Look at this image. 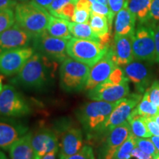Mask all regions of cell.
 <instances>
[{"mask_svg": "<svg viewBox=\"0 0 159 159\" xmlns=\"http://www.w3.org/2000/svg\"><path fill=\"white\" fill-rule=\"evenodd\" d=\"M130 134V127L128 121L113 129L105 137L104 142L98 150L97 159H113L121 145Z\"/></svg>", "mask_w": 159, "mask_h": 159, "instance_id": "obj_12", "label": "cell"}, {"mask_svg": "<svg viewBox=\"0 0 159 159\" xmlns=\"http://www.w3.org/2000/svg\"><path fill=\"white\" fill-rule=\"evenodd\" d=\"M128 77L120 83H116L108 78L104 82L88 91L91 100L116 102L127 97L130 93Z\"/></svg>", "mask_w": 159, "mask_h": 159, "instance_id": "obj_9", "label": "cell"}, {"mask_svg": "<svg viewBox=\"0 0 159 159\" xmlns=\"http://www.w3.org/2000/svg\"><path fill=\"white\" fill-rule=\"evenodd\" d=\"M136 146V137L130 133V136L125 140V142L121 145L113 159H130L132 158L131 153Z\"/></svg>", "mask_w": 159, "mask_h": 159, "instance_id": "obj_29", "label": "cell"}, {"mask_svg": "<svg viewBox=\"0 0 159 159\" xmlns=\"http://www.w3.org/2000/svg\"><path fill=\"white\" fill-rule=\"evenodd\" d=\"M2 89H3V86L0 87V95H1V93H2Z\"/></svg>", "mask_w": 159, "mask_h": 159, "instance_id": "obj_51", "label": "cell"}, {"mask_svg": "<svg viewBox=\"0 0 159 159\" xmlns=\"http://www.w3.org/2000/svg\"><path fill=\"white\" fill-rule=\"evenodd\" d=\"M150 139L153 142L157 151L159 152V136H152L150 137Z\"/></svg>", "mask_w": 159, "mask_h": 159, "instance_id": "obj_45", "label": "cell"}, {"mask_svg": "<svg viewBox=\"0 0 159 159\" xmlns=\"http://www.w3.org/2000/svg\"><path fill=\"white\" fill-rule=\"evenodd\" d=\"M158 21H159V0H152L148 24L155 25V23Z\"/></svg>", "mask_w": 159, "mask_h": 159, "instance_id": "obj_36", "label": "cell"}, {"mask_svg": "<svg viewBox=\"0 0 159 159\" xmlns=\"http://www.w3.org/2000/svg\"><path fill=\"white\" fill-rule=\"evenodd\" d=\"M33 40V35L15 23L0 33V52L29 47Z\"/></svg>", "mask_w": 159, "mask_h": 159, "instance_id": "obj_13", "label": "cell"}, {"mask_svg": "<svg viewBox=\"0 0 159 159\" xmlns=\"http://www.w3.org/2000/svg\"><path fill=\"white\" fill-rule=\"evenodd\" d=\"M152 118H153L154 120L156 121V122H157V124H158V125H159V114L156 115V116H152Z\"/></svg>", "mask_w": 159, "mask_h": 159, "instance_id": "obj_47", "label": "cell"}, {"mask_svg": "<svg viewBox=\"0 0 159 159\" xmlns=\"http://www.w3.org/2000/svg\"><path fill=\"white\" fill-rule=\"evenodd\" d=\"M90 2L92 3H101L104 4V5H108V0H89Z\"/></svg>", "mask_w": 159, "mask_h": 159, "instance_id": "obj_46", "label": "cell"}, {"mask_svg": "<svg viewBox=\"0 0 159 159\" xmlns=\"http://www.w3.org/2000/svg\"><path fill=\"white\" fill-rule=\"evenodd\" d=\"M28 128L14 119L0 116V148L7 150L26 134Z\"/></svg>", "mask_w": 159, "mask_h": 159, "instance_id": "obj_14", "label": "cell"}, {"mask_svg": "<svg viewBox=\"0 0 159 159\" xmlns=\"http://www.w3.org/2000/svg\"><path fill=\"white\" fill-rule=\"evenodd\" d=\"M32 144L34 150L35 159H41L50 151L59 148L57 134L50 129L37 131L32 137Z\"/></svg>", "mask_w": 159, "mask_h": 159, "instance_id": "obj_19", "label": "cell"}, {"mask_svg": "<svg viewBox=\"0 0 159 159\" xmlns=\"http://www.w3.org/2000/svg\"><path fill=\"white\" fill-rule=\"evenodd\" d=\"M18 2L15 0H0V11L7 9H13Z\"/></svg>", "mask_w": 159, "mask_h": 159, "instance_id": "obj_41", "label": "cell"}, {"mask_svg": "<svg viewBox=\"0 0 159 159\" xmlns=\"http://www.w3.org/2000/svg\"><path fill=\"white\" fill-rule=\"evenodd\" d=\"M79 0H54L52 3L51 4L50 6L48 7L47 11L49 12L51 15L55 13V12L63 7V6L67 5L69 3H75L77 4Z\"/></svg>", "mask_w": 159, "mask_h": 159, "instance_id": "obj_37", "label": "cell"}, {"mask_svg": "<svg viewBox=\"0 0 159 159\" xmlns=\"http://www.w3.org/2000/svg\"><path fill=\"white\" fill-rule=\"evenodd\" d=\"M68 41L52 36L46 30L33 38V47L35 52L41 53L52 61L61 63L68 57L66 52Z\"/></svg>", "mask_w": 159, "mask_h": 159, "instance_id": "obj_8", "label": "cell"}, {"mask_svg": "<svg viewBox=\"0 0 159 159\" xmlns=\"http://www.w3.org/2000/svg\"><path fill=\"white\" fill-rule=\"evenodd\" d=\"M152 0H128V8L138 20L139 24H148Z\"/></svg>", "mask_w": 159, "mask_h": 159, "instance_id": "obj_23", "label": "cell"}, {"mask_svg": "<svg viewBox=\"0 0 159 159\" xmlns=\"http://www.w3.org/2000/svg\"><path fill=\"white\" fill-rule=\"evenodd\" d=\"M0 159H7L5 156V154H4L1 150H0Z\"/></svg>", "mask_w": 159, "mask_h": 159, "instance_id": "obj_48", "label": "cell"}, {"mask_svg": "<svg viewBox=\"0 0 159 159\" xmlns=\"http://www.w3.org/2000/svg\"><path fill=\"white\" fill-rule=\"evenodd\" d=\"M35 52L33 47H26L0 52V73L5 76L17 75Z\"/></svg>", "mask_w": 159, "mask_h": 159, "instance_id": "obj_10", "label": "cell"}, {"mask_svg": "<svg viewBox=\"0 0 159 159\" xmlns=\"http://www.w3.org/2000/svg\"><path fill=\"white\" fill-rule=\"evenodd\" d=\"M69 29L71 36L77 39L91 40L100 43L99 38L94 33L89 23L80 24L69 21Z\"/></svg>", "mask_w": 159, "mask_h": 159, "instance_id": "obj_25", "label": "cell"}, {"mask_svg": "<svg viewBox=\"0 0 159 159\" xmlns=\"http://www.w3.org/2000/svg\"><path fill=\"white\" fill-rule=\"evenodd\" d=\"M123 68L125 76L134 83L139 94L145 92L151 80L150 71L148 66L142 61L134 60Z\"/></svg>", "mask_w": 159, "mask_h": 159, "instance_id": "obj_18", "label": "cell"}, {"mask_svg": "<svg viewBox=\"0 0 159 159\" xmlns=\"http://www.w3.org/2000/svg\"><path fill=\"white\" fill-rule=\"evenodd\" d=\"M147 126L152 136H159V125L152 116H144Z\"/></svg>", "mask_w": 159, "mask_h": 159, "instance_id": "obj_39", "label": "cell"}, {"mask_svg": "<svg viewBox=\"0 0 159 159\" xmlns=\"http://www.w3.org/2000/svg\"><path fill=\"white\" fill-rule=\"evenodd\" d=\"M110 47L95 41L73 37L68 41L66 52L71 58L92 67L106 54Z\"/></svg>", "mask_w": 159, "mask_h": 159, "instance_id": "obj_5", "label": "cell"}, {"mask_svg": "<svg viewBox=\"0 0 159 159\" xmlns=\"http://www.w3.org/2000/svg\"><path fill=\"white\" fill-rule=\"evenodd\" d=\"M141 99L142 95L139 93L128 94L125 98L121 99L103 125L102 134H108L116 127L128 121Z\"/></svg>", "mask_w": 159, "mask_h": 159, "instance_id": "obj_11", "label": "cell"}, {"mask_svg": "<svg viewBox=\"0 0 159 159\" xmlns=\"http://www.w3.org/2000/svg\"><path fill=\"white\" fill-rule=\"evenodd\" d=\"M133 37L130 35H114V43L110 47L113 61L119 67H124L134 60L133 52Z\"/></svg>", "mask_w": 159, "mask_h": 159, "instance_id": "obj_17", "label": "cell"}, {"mask_svg": "<svg viewBox=\"0 0 159 159\" xmlns=\"http://www.w3.org/2000/svg\"><path fill=\"white\" fill-rule=\"evenodd\" d=\"M15 1H16L17 2H28L29 0H15Z\"/></svg>", "mask_w": 159, "mask_h": 159, "instance_id": "obj_50", "label": "cell"}, {"mask_svg": "<svg viewBox=\"0 0 159 159\" xmlns=\"http://www.w3.org/2000/svg\"><path fill=\"white\" fill-rule=\"evenodd\" d=\"M152 159H159V152L157 155H156V156L152 157Z\"/></svg>", "mask_w": 159, "mask_h": 159, "instance_id": "obj_49", "label": "cell"}, {"mask_svg": "<svg viewBox=\"0 0 159 159\" xmlns=\"http://www.w3.org/2000/svg\"><path fill=\"white\" fill-rule=\"evenodd\" d=\"M89 25L94 33L99 38V40L106 35H111V27L107 17L104 16L91 13Z\"/></svg>", "mask_w": 159, "mask_h": 159, "instance_id": "obj_26", "label": "cell"}, {"mask_svg": "<svg viewBox=\"0 0 159 159\" xmlns=\"http://www.w3.org/2000/svg\"><path fill=\"white\" fill-rule=\"evenodd\" d=\"M155 41H156V62L159 63V25H154Z\"/></svg>", "mask_w": 159, "mask_h": 159, "instance_id": "obj_42", "label": "cell"}, {"mask_svg": "<svg viewBox=\"0 0 159 159\" xmlns=\"http://www.w3.org/2000/svg\"><path fill=\"white\" fill-rule=\"evenodd\" d=\"M136 18L128 7H125L116 14L114 21V35H134Z\"/></svg>", "mask_w": 159, "mask_h": 159, "instance_id": "obj_20", "label": "cell"}, {"mask_svg": "<svg viewBox=\"0 0 159 159\" xmlns=\"http://www.w3.org/2000/svg\"><path fill=\"white\" fill-rule=\"evenodd\" d=\"M130 124V133L136 138H150L152 134L149 131L144 116L136 114L134 110L128 119Z\"/></svg>", "mask_w": 159, "mask_h": 159, "instance_id": "obj_24", "label": "cell"}, {"mask_svg": "<svg viewBox=\"0 0 159 159\" xmlns=\"http://www.w3.org/2000/svg\"><path fill=\"white\" fill-rule=\"evenodd\" d=\"M119 101L108 102L92 100L79 108L77 113V119L89 139L102 134L103 125Z\"/></svg>", "mask_w": 159, "mask_h": 159, "instance_id": "obj_2", "label": "cell"}, {"mask_svg": "<svg viewBox=\"0 0 159 159\" xmlns=\"http://www.w3.org/2000/svg\"><path fill=\"white\" fill-rule=\"evenodd\" d=\"M91 67L76 60L67 57L60 66V85L69 93L84 90L88 80Z\"/></svg>", "mask_w": 159, "mask_h": 159, "instance_id": "obj_4", "label": "cell"}, {"mask_svg": "<svg viewBox=\"0 0 159 159\" xmlns=\"http://www.w3.org/2000/svg\"><path fill=\"white\" fill-rule=\"evenodd\" d=\"M134 59L142 62H156L154 25L139 24L133 37Z\"/></svg>", "mask_w": 159, "mask_h": 159, "instance_id": "obj_6", "label": "cell"}, {"mask_svg": "<svg viewBox=\"0 0 159 159\" xmlns=\"http://www.w3.org/2000/svg\"><path fill=\"white\" fill-rule=\"evenodd\" d=\"M150 100L159 108V81H154L146 90Z\"/></svg>", "mask_w": 159, "mask_h": 159, "instance_id": "obj_35", "label": "cell"}, {"mask_svg": "<svg viewBox=\"0 0 159 159\" xmlns=\"http://www.w3.org/2000/svg\"><path fill=\"white\" fill-rule=\"evenodd\" d=\"M136 147L152 157L158 153L150 138H136Z\"/></svg>", "mask_w": 159, "mask_h": 159, "instance_id": "obj_32", "label": "cell"}, {"mask_svg": "<svg viewBox=\"0 0 159 159\" xmlns=\"http://www.w3.org/2000/svg\"><path fill=\"white\" fill-rule=\"evenodd\" d=\"M83 147V135L80 128L76 126L66 127L61 133L59 159L72 156Z\"/></svg>", "mask_w": 159, "mask_h": 159, "instance_id": "obj_15", "label": "cell"}, {"mask_svg": "<svg viewBox=\"0 0 159 159\" xmlns=\"http://www.w3.org/2000/svg\"><path fill=\"white\" fill-rule=\"evenodd\" d=\"M128 0H108V6L113 13L116 16L119 11L128 5Z\"/></svg>", "mask_w": 159, "mask_h": 159, "instance_id": "obj_38", "label": "cell"}, {"mask_svg": "<svg viewBox=\"0 0 159 159\" xmlns=\"http://www.w3.org/2000/svg\"><path fill=\"white\" fill-rule=\"evenodd\" d=\"M134 111L136 114L142 116H154L159 114V108L150 100L146 91Z\"/></svg>", "mask_w": 159, "mask_h": 159, "instance_id": "obj_28", "label": "cell"}, {"mask_svg": "<svg viewBox=\"0 0 159 159\" xmlns=\"http://www.w3.org/2000/svg\"><path fill=\"white\" fill-rule=\"evenodd\" d=\"M91 13H94L96 14L102 15L107 17L109 25L111 27L115 15L111 11L108 5H104V4L101 3H92L91 5Z\"/></svg>", "mask_w": 159, "mask_h": 159, "instance_id": "obj_31", "label": "cell"}, {"mask_svg": "<svg viewBox=\"0 0 159 159\" xmlns=\"http://www.w3.org/2000/svg\"><path fill=\"white\" fill-rule=\"evenodd\" d=\"M30 113V107L23 95L13 85H4L0 95V116L19 118Z\"/></svg>", "mask_w": 159, "mask_h": 159, "instance_id": "obj_7", "label": "cell"}, {"mask_svg": "<svg viewBox=\"0 0 159 159\" xmlns=\"http://www.w3.org/2000/svg\"><path fill=\"white\" fill-rule=\"evenodd\" d=\"M69 22L66 19L53 16L51 15L49 18L47 32L52 36L66 40L72 38L69 29Z\"/></svg>", "mask_w": 159, "mask_h": 159, "instance_id": "obj_22", "label": "cell"}, {"mask_svg": "<svg viewBox=\"0 0 159 159\" xmlns=\"http://www.w3.org/2000/svg\"><path fill=\"white\" fill-rule=\"evenodd\" d=\"M54 0H31V2H34L37 5H39L41 7H44L46 9H48V7L50 6V5L52 3Z\"/></svg>", "mask_w": 159, "mask_h": 159, "instance_id": "obj_43", "label": "cell"}, {"mask_svg": "<svg viewBox=\"0 0 159 159\" xmlns=\"http://www.w3.org/2000/svg\"><path fill=\"white\" fill-rule=\"evenodd\" d=\"M32 137V133H27L11 145L9 148L11 159H35Z\"/></svg>", "mask_w": 159, "mask_h": 159, "instance_id": "obj_21", "label": "cell"}, {"mask_svg": "<svg viewBox=\"0 0 159 159\" xmlns=\"http://www.w3.org/2000/svg\"><path fill=\"white\" fill-rule=\"evenodd\" d=\"M15 22V13L13 9L0 11V33L12 27Z\"/></svg>", "mask_w": 159, "mask_h": 159, "instance_id": "obj_30", "label": "cell"}, {"mask_svg": "<svg viewBox=\"0 0 159 159\" xmlns=\"http://www.w3.org/2000/svg\"><path fill=\"white\" fill-rule=\"evenodd\" d=\"M91 5V3L89 0H79L76 5V9L71 21L80 24L89 23Z\"/></svg>", "mask_w": 159, "mask_h": 159, "instance_id": "obj_27", "label": "cell"}, {"mask_svg": "<svg viewBox=\"0 0 159 159\" xmlns=\"http://www.w3.org/2000/svg\"><path fill=\"white\" fill-rule=\"evenodd\" d=\"M58 63L35 52L12 80L13 84L31 91H44L52 84Z\"/></svg>", "mask_w": 159, "mask_h": 159, "instance_id": "obj_1", "label": "cell"}, {"mask_svg": "<svg viewBox=\"0 0 159 159\" xmlns=\"http://www.w3.org/2000/svg\"><path fill=\"white\" fill-rule=\"evenodd\" d=\"M131 156L132 158H135L136 159H152V156H150L146 152H144V151L140 150L139 148H137L136 146L134 150L132 151V153H131Z\"/></svg>", "mask_w": 159, "mask_h": 159, "instance_id": "obj_40", "label": "cell"}, {"mask_svg": "<svg viewBox=\"0 0 159 159\" xmlns=\"http://www.w3.org/2000/svg\"><path fill=\"white\" fill-rule=\"evenodd\" d=\"M76 5L77 4L75 3L67 4L55 12V13H53L52 16L70 21L72 19L73 16H74L75 9H76Z\"/></svg>", "mask_w": 159, "mask_h": 159, "instance_id": "obj_33", "label": "cell"}, {"mask_svg": "<svg viewBox=\"0 0 159 159\" xmlns=\"http://www.w3.org/2000/svg\"><path fill=\"white\" fill-rule=\"evenodd\" d=\"M63 159H95V156L94 150L90 145H84L77 153Z\"/></svg>", "mask_w": 159, "mask_h": 159, "instance_id": "obj_34", "label": "cell"}, {"mask_svg": "<svg viewBox=\"0 0 159 159\" xmlns=\"http://www.w3.org/2000/svg\"><path fill=\"white\" fill-rule=\"evenodd\" d=\"M58 149H55L54 150L50 151L48 153L44 155L41 159H56V155L58 152Z\"/></svg>", "mask_w": 159, "mask_h": 159, "instance_id": "obj_44", "label": "cell"}, {"mask_svg": "<svg viewBox=\"0 0 159 159\" xmlns=\"http://www.w3.org/2000/svg\"><path fill=\"white\" fill-rule=\"evenodd\" d=\"M14 10L16 23L33 38L47 30L51 14L44 7L30 1L18 3Z\"/></svg>", "mask_w": 159, "mask_h": 159, "instance_id": "obj_3", "label": "cell"}, {"mask_svg": "<svg viewBox=\"0 0 159 159\" xmlns=\"http://www.w3.org/2000/svg\"><path fill=\"white\" fill-rule=\"evenodd\" d=\"M116 67L117 66L112 59L110 47H109L106 54L91 68L85 90H91L96 87L97 85L104 82L105 80L108 78Z\"/></svg>", "mask_w": 159, "mask_h": 159, "instance_id": "obj_16", "label": "cell"}]
</instances>
